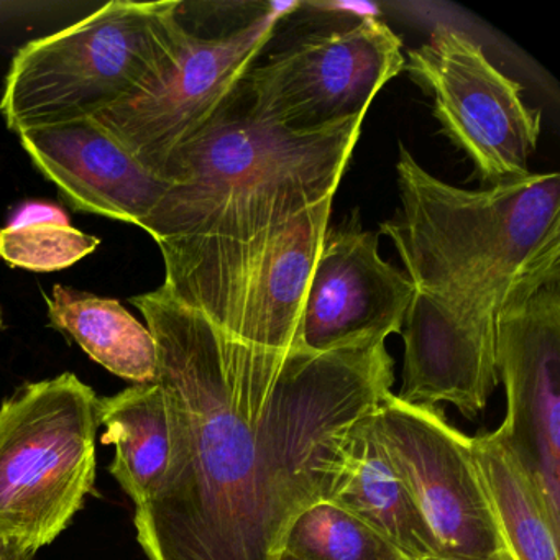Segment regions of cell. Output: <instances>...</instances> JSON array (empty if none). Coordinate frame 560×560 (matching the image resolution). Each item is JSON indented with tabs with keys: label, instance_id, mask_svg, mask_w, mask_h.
<instances>
[{
	"label": "cell",
	"instance_id": "cell-1",
	"mask_svg": "<svg viewBox=\"0 0 560 560\" xmlns=\"http://www.w3.org/2000/svg\"><path fill=\"white\" fill-rule=\"evenodd\" d=\"M156 346L168 415L165 477L136 506L149 560H278L307 508L329 500L353 429L395 383L385 342L255 352L162 287L132 298Z\"/></svg>",
	"mask_w": 560,
	"mask_h": 560
},
{
	"label": "cell",
	"instance_id": "cell-2",
	"mask_svg": "<svg viewBox=\"0 0 560 560\" xmlns=\"http://www.w3.org/2000/svg\"><path fill=\"white\" fill-rule=\"evenodd\" d=\"M363 117L317 130L258 120L238 90L176 150L168 189L142 224L160 252L206 241H244L334 199Z\"/></svg>",
	"mask_w": 560,
	"mask_h": 560
},
{
	"label": "cell",
	"instance_id": "cell-3",
	"mask_svg": "<svg viewBox=\"0 0 560 560\" xmlns=\"http://www.w3.org/2000/svg\"><path fill=\"white\" fill-rule=\"evenodd\" d=\"M401 208L383 222L416 291L497 316L514 281L560 247L559 173L488 189H462L429 175L399 147Z\"/></svg>",
	"mask_w": 560,
	"mask_h": 560
},
{
	"label": "cell",
	"instance_id": "cell-4",
	"mask_svg": "<svg viewBox=\"0 0 560 560\" xmlns=\"http://www.w3.org/2000/svg\"><path fill=\"white\" fill-rule=\"evenodd\" d=\"M182 2L114 0L15 54L0 97L12 132L93 119L149 83L182 40Z\"/></svg>",
	"mask_w": 560,
	"mask_h": 560
},
{
	"label": "cell",
	"instance_id": "cell-5",
	"mask_svg": "<svg viewBox=\"0 0 560 560\" xmlns=\"http://www.w3.org/2000/svg\"><path fill=\"white\" fill-rule=\"evenodd\" d=\"M332 199L244 241H206L162 254L163 290L222 336L257 352L300 346L307 283Z\"/></svg>",
	"mask_w": 560,
	"mask_h": 560
},
{
	"label": "cell",
	"instance_id": "cell-6",
	"mask_svg": "<svg viewBox=\"0 0 560 560\" xmlns=\"http://www.w3.org/2000/svg\"><path fill=\"white\" fill-rule=\"evenodd\" d=\"M100 396L74 373L28 383L0 406V536L50 546L96 483Z\"/></svg>",
	"mask_w": 560,
	"mask_h": 560
},
{
	"label": "cell",
	"instance_id": "cell-7",
	"mask_svg": "<svg viewBox=\"0 0 560 560\" xmlns=\"http://www.w3.org/2000/svg\"><path fill=\"white\" fill-rule=\"evenodd\" d=\"M498 376L506 416L497 429L560 524V247L524 271L497 313Z\"/></svg>",
	"mask_w": 560,
	"mask_h": 560
},
{
	"label": "cell",
	"instance_id": "cell-8",
	"mask_svg": "<svg viewBox=\"0 0 560 560\" xmlns=\"http://www.w3.org/2000/svg\"><path fill=\"white\" fill-rule=\"evenodd\" d=\"M298 8L296 2L268 4L221 37L202 38L186 28L149 83L93 119L163 178L176 150L231 100L278 24Z\"/></svg>",
	"mask_w": 560,
	"mask_h": 560
},
{
	"label": "cell",
	"instance_id": "cell-9",
	"mask_svg": "<svg viewBox=\"0 0 560 560\" xmlns=\"http://www.w3.org/2000/svg\"><path fill=\"white\" fill-rule=\"evenodd\" d=\"M405 65L401 38L365 15L252 67L238 93L258 120L293 130L324 129L365 116L373 97Z\"/></svg>",
	"mask_w": 560,
	"mask_h": 560
},
{
	"label": "cell",
	"instance_id": "cell-10",
	"mask_svg": "<svg viewBox=\"0 0 560 560\" xmlns=\"http://www.w3.org/2000/svg\"><path fill=\"white\" fill-rule=\"evenodd\" d=\"M405 70L432 97L442 133L471 160L481 182L498 186L530 175L540 110L524 104L521 84L498 71L480 45L438 25L409 51Z\"/></svg>",
	"mask_w": 560,
	"mask_h": 560
},
{
	"label": "cell",
	"instance_id": "cell-11",
	"mask_svg": "<svg viewBox=\"0 0 560 560\" xmlns=\"http://www.w3.org/2000/svg\"><path fill=\"white\" fill-rule=\"evenodd\" d=\"M380 444L429 529L439 557L487 560L504 549L474 458V439L438 406L385 396L373 418Z\"/></svg>",
	"mask_w": 560,
	"mask_h": 560
},
{
	"label": "cell",
	"instance_id": "cell-12",
	"mask_svg": "<svg viewBox=\"0 0 560 560\" xmlns=\"http://www.w3.org/2000/svg\"><path fill=\"white\" fill-rule=\"evenodd\" d=\"M415 293L380 257L378 235L359 225L327 229L304 298L301 343L317 353L383 343L401 334Z\"/></svg>",
	"mask_w": 560,
	"mask_h": 560
},
{
	"label": "cell",
	"instance_id": "cell-13",
	"mask_svg": "<svg viewBox=\"0 0 560 560\" xmlns=\"http://www.w3.org/2000/svg\"><path fill=\"white\" fill-rule=\"evenodd\" d=\"M497 316L470 313L416 291L402 323L405 366L398 398L411 405L451 402L475 419L500 383Z\"/></svg>",
	"mask_w": 560,
	"mask_h": 560
},
{
	"label": "cell",
	"instance_id": "cell-14",
	"mask_svg": "<svg viewBox=\"0 0 560 560\" xmlns=\"http://www.w3.org/2000/svg\"><path fill=\"white\" fill-rule=\"evenodd\" d=\"M22 149L61 198L88 214L142 228L168 189L94 119L21 133Z\"/></svg>",
	"mask_w": 560,
	"mask_h": 560
},
{
	"label": "cell",
	"instance_id": "cell-15",
	"mask_svg": "<svg viewBox=\"0 0 560 560\" xmlns=\"http://www.w3.org/2000/svg\"><path fill=\"white\" fill-rule=\"evenodd\" d=\"M373 418L369 416L353 429L346 462L327 501L369 524L409 559L439 557L434 534L380 444Z\"/></svg>",
	"mask_w": 560,
	"mask_h": 560
},
{
	"label": "cell",
	"instance_id": "cell-16",
	"mask_svg": "<svg viewBox=\"0 0 560 560\" xmlns=\"http://www.w3.org/2000/svg\"><path fill=\"white\" fill-rule=\"evenodd\" d=\"M474 458L504 549L514 560H560V524L497 431L475 435Z\"/></svg>",
	"mask_w": 560,
	"mask_h": 560
},
{
	"label": "cell",
	"instance_id": "cell-17",
	"mask_svg": "<svg viewBox=\"0 0 560 560\" xmlns=\"http://www.w3.org/2000/svg\"><path fill=\"white\" fill-rule=\"evenodd\" d=\"M47 304L50 323L73 337L104 369L136 385L155 382L152 332L119 301L55 284Z\"/></svg>",
	"mask_w": 560,
	"mask_h": 560
},
{
	"label": "cell",
	"instance_id": "cell-18",
	"mask_svg": "<svg viewBox=\"0 0 560 560\" xmlns=\"http://www.w3.org/2000/svg\"><path fill=\"white\" fill-rule=\"evenodd\" d=\"M104 444L114 445L110 474L133 503L145 501L162 483L172 452L168 415L159 385L142 383L97 401Z\"/></svg>",
	"mask_w": 560,
	"mask_h": 560
},
{
	"label": "cell",
	"instance_id": "cell-19",
	"mask_svg": "<svg viewBox=\"0 0 560 560\" xmlns=\"http://www.w3.org/2000/svg\"><path fill=\"white\" fill-rule=\"evenodd\" d=\"M101 241L70 224L61 209L28 205L0 229V258L9 267L48 273L80 264L94 254Z\"/></svg>",
	"mask_w": 560,
	"mask_h": 560
},
{
	"label": "cell",
	"instance_id": "cell-20",
	"mask_svg": "<svg viewBox=\"0 0 560 560\" xmlns=\"http://www.w3.org/2000/svg\"><path fill=\"white\" fill-rule=\"evenodd\" d=\"M283 550L300 560H412L369 524L329 501L307 508L294 520Z\"/></svg>",
	"mask_w": 560,
	"mask_h": 560
},
{
	"label": "cell",
	"instance_id": "cell-21",
	"mask_svg": "<svg viewBox=\"0 0 560 560\" xmlns=\"http://www.w3.org/2000/svg\"><path fill=\"white\" fill-rule=\"evenodd\" d=\"M0 560H35V553L0 536Z\"/></svg>",
	"mask_w": 560,
	"mask_h": 560
},
{
	"label": "cell",
	"instance_id": "cell-22",
	"mask_svg": "<svg viewBox=\"0 0 560 560\" xmlns=\"http://www.w3.org/2000/svg\"><path fill=\"white\" fill-rule=\"evenodd\" d=\"M418 560H452V559H444V557H424V559H418ZM487 560H514L513 557H511V553L508 552L506 549L500 550V552L494 553V556H491L490 559Z\"/></svg>",
	"mask_w": 560,
	"mask_h": 560
},
{
	"label": "cell",
	"instance_id": "cell-23",
	"mask_svg": "<svg viewBox=\"0 0 560 560\" xmlns=\"http://www.w3.org/2000/svg\"><path fill=\"white\" fill-rule=\"evenodd\" d=\"M278 560H300L298 559V557H294V556H291V553H288V552H281V556H280V559Z\"/></svg>",
	"mask_w": 560,
	"mask_h": 560
},
{
	"label": "cell",
	"instance_id": "cell-24",
	"mask_svg": "<svg viewBox=\"0 0 560 560\" xmlns=\"http://www.w3.org/2000/svg\"><path fill=\"white\" fill-rule=\"evenodd\" d=\"M2 323H4V320H2V310H0V327H2Z\"/></svg>",
	"mask_w": 560,
	"mask_h": 560
}]
</instances>
